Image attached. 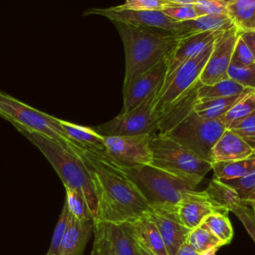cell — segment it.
Here are the masks:
<instances>
[{"label":"cell","instance_id":"1","mask_svg":"<svg viewBox=\"0 0 255 255\" xmlns=\"http://www.w3.org/2000/svg\"><path fill=\"white\" fill-rule=\"evenodd\" d=\"M89 167L98 197L94 223L132 222L151 211L150 206L117 165L82 147L74 150Z\"/></svg>","mask_w":255,"mask_h":255},{"label":"cell","instance_id":"2","mask_svg":"<svg viewBox=\"0 0 255 255\" xmlns=\"http://www.w3.org/2000/svg\"><path fill=\"white\" fill-rule=\"evenodd\" d=\"M118 168L136 187L151 210L175 212L178 204L186 199L212 201L205 190H196L193 182L153 164Z\"/></svg>","mask_w":255,"mask_h":255},{"label":"cell","instance_id":"3","mask_svg":"<svg viewBox=\"0 0 255 255\" xmlns=\"http://www.w3.org/2000/svg\"><path fill=\"white\" fill-rule=\"evenodd\" d=\"M122 39L126 71L124 84L148 71L162 61L177 43L175 34L153 28L113 22Z\"/></svg>","mask_w":255,"mask_h":255},{"label":"cell","instance_id":"4","mask_svg":"<svg viewBox=\"0 0 255 255\" xmlns=\"http://www.w3.org/2000/svg\"><path fill=\"white\" fill-rule=\"evenodd\" d=\"M17 129L48 159L65 188L76 190L84 196L95 222L98 215V197L91 171L83 158L73 149L44 134L24 128Z\"/></svg>","mask_w":255,"mask_h":255},{"label":"cell","instance_id":"5","mask_svg":"<svg viewBox=\"0 0 255 255\" xmlns=\"http://www.w3.org/2000/svg\"><path fill=\"white\" fill-rule=\"evenodd\" d=\"M150 149L152 153L150 164L179 175L196 185L208 171L212 170V162L164 134L151 135Z\"/></svg>","mask_w":255,"mask_h":255},{"label":"cell","instance_id":"6","mask_svg":"<svg viewBox=\"0 0 255 255\" xmlns=\"http://www.w3.org/2000/svg\"><path fill=\"white\" fill-rule=\"evenodd\" d=\"M0 117L10 122L16 128L44 134L73 150L80 147L65 133L60 125V119L39 111L1 91Z\"/></svg>","mask_w":255,"mask_h":255},{"label":"cell","instance_id":"7","mask_svg":"<svg viewBox=\"0 0 255 255\" xmlns=\"http://www.w3.org/2000/svg\"><path fill=\"white\" fill-rule=\"evenodd\" d=\"M225 130L221 120L203 119L192 111L164 135L211 162L212 147Z\"/></svg>","mask_w":255,"mask_h":255},{"label":"cell","instance_id":"8","mask_svg":"<svg viewBox=\"0 0 255 255\" xmlns=\"http://www.w3.org/2000/svg\"><path fill=\"white\" fill-rule=\"evenodd\" d=\"M158 92L146 98L140 105L127 113H121L111 121L94 128L103 136H131L158 132L159 115L155 110Z\"/></svg>","mask_w":255,"mask_h":255},{"label":"cell","instance_id":"9","mask_svg":"<svg viewBox=\"0 0 255 255\" xmlns=\"http://www.w3.org/2000/svg\"><path fill=\"white\" fill-rule=\"evenodd\" d=\"M212 45L183 63L164 80L155 103L158 114L199 83V77L211 54Z\"/></svg>","mask_w":255,"mask_h":255},{"label":"cell","instance_id":"10","mask_svg":"<svg viewBox=\"0 0 255 255\" xmlns=\"http://www.w3.org/2000/svg\"><path fill=\"white\" fill-rule=\"evenodd\" d=\"M150 134L131 136H104L108 160L119 167H133L150 164Z\"/></svg>","mask_w":255,"mask_h":255},{"label":"cell","instance_id":"11","mask_svg":"<svg viewBox=\"0 0 255 255\" xmlns=\"http://www.w3.org/2000/svg\"><path fill=\"white\" fill-rule=\"evenodd\" d=\"M100 15L110 19L112 22H122L128 25L159 29L176 34L178 22L169 18L158 10H128L119 6L109 8H91L84 15Z\"/></svg>","mask_w":255,"mask_h":255},{"label":"cell","instance_id":"12","mask_svg":"<svg viewBox=\"0 0 255 255\" xmlns=\"http://www.w3.org/2000/svg\"><path fill=\"white\" fill-rule=\"evenodd\" d=\"M240 32L236 27L222 32L213 42L208 61L199 77L201 85H212L227 77L231 58Z\"/></svg>","mask_w":255,"mask_h":255},{"label":"cell","instance_id":"13","mask_svg":"<svg viewBox=\"0 0 255 255\" xmlns=\"http://www.w3.org/2000/svg\"><path fill=\"white\" fill-rule=\"evenodd\" d=\"M166 75L165 58L157 65L123 85V110L129 112L140 105L146 98L160 90Z\"/></svg>","mask_w":255,"mask_h":255},{"label":"cell","instance_id":"14","mask_svg":"<svg viewBox=\"0 0 255 255\" xmlns=\"http://www.w3.org/2000/svg\"><path fill=\"white\" fill-rule=\"evenodd\" d=\"M222 32L224 31H210L178 38L177 43L165 57V79H167L183 63L193 58L210 45H212L214 40Z\"/></svg>","mask_w":255,"mask_h":255},{"label":"cell","instance_id":"15","mask_svg":"<svg viewBox=\"0 0 255 255\" xmlns=\"http://www.w3.org/2000/svg\"><path fill=\"white\" fill-rule=\"evenodd\" d=\"M164 241L169 255H175L177 250L186 242L190 232L177 219L174 212L153 209L148 213Z\"/></svg>","mask_w":255,"mask_h":255},{"label":"cell","instance_id":"16","mask_svg":"<svg viewBox=\"0 0 255 255\" xmlns=\"http://www.w3.org/2000/svg\"><path fill=\"white\" fill-rule=\"evenodd\" d=\"M255 156V149L236 132L227 129L211 150V162H225Z\"/></svg>","mask_w":255,"mask_h":255},{"label":"cell","instance_id":"17","mask_svg":"<svg viewBox=\"0 0 255 255\" xmlns=\"http://www.w3.org/2000/svg\"><path fill=\"white\" fill-rule=\"evenodd\" d=\"M104 233L114 255H140L130 222H97Z\"/></svg>","mask_w":255,"mask_h":255},{"label":"cell","instance_id":"18","mask_svg":"<svg viewBox=\"0 0 255 255\" xmlns=\"http://www.w3.org/2000/svg\"><path fill=\"white\" fill-rule=\"evenodd\" d=\"M200 83L196 84L178 100L158 114L159 128L157 133L165 134L183 119H185L192 111H194L195 104L198 101L197 89Z\"/></svg>","mask_w":255,"mask_h":255},{"label":"cell","instance_id":"19","mask_svg":"<svg viewBox=\"0 0 255 255\" xmlns=\"http://www.w3.org/2000/svg\"><path fill=\"white\" fill-rule=\"evenodd\" d=\"M94 227V221H80L70 215L59 255H83Z\"/></svg>","mask_w":255,"mask_h":255},{"label":"cell","instance_id":"20","mask_svg":"<svg viewBox=\"0 0 255 255\" xmlns=\"http://www.w3.org/2000/svg\"><path fill=\"white\" fill-rule=\"evenodd\" d=\"M60 125L68 137L80 147L108 159L106 155L104 136L94 128L80 126L61 119Z\"/></svg>","mask_w":255,"mask_h":255},{"label":"cell","instance_id":"21","mask_svg":"<svg viewBox=\"0 0 255 255\" xmlns=\"http://www.w3.org/2000/svg\"><path fill=\"white\" fill-rule=\"evenodd\" d=\"M214 211L226 212L210 200L186 199L178 204L174 213L183 226L192 230L202 224L204 219Z\"/></svg>","mask_w":255,"mask_h":255},{"label":"cell","instance_id":"22","mask_svg":"<svg viewBox=\"0 0 255 255\" xmlns=\"http://www.w3.org/2000/svg\"><path fill=\"white\" fill-rule=\"evenodd\" d=\"M130 223L133 235L139 246L153 255H169L158 228L148 214Z\"/></svg>","mask_w":255,"mask_h":255},{"label":"cell","instance_id":"23","mask_svg":"<svg viewBox=\"0 0 255 255\" xmlns=\"http://www.w3.org/2000/svg\"><path fill=\"white\" fill-rule=\"evenodd\" d=\"M235 27L228 15H203L195 19L178 22L176 36L182 38L210 31H226Z\"/></svg>","mask_w":255,"mask_h":255},{"label":"cell","instance_id":"24","mask_svg":"<svg viewBox=\"0 0 255 255\" xmlns=\"http://www.w3.org/2000/svg\"><path fill=\"white\" fill-rule=\"evenodd\" d=\"M249 92H252V90H247L240 95L231 97L198 100L195 104L194 111L198 116H200L203 119L221 120L223 116L233 107V105L237 103L240 99H242Z\"/></svg>","mask_w":255,"mask_h":255},{"label":"cell","instance_id":"25","mask_svg":"<svg viewBox=\"0 0 255 255\" xmlns=\"http://www.w3.org/2000/svg\"><path fill=\"white\" fill-rule=\"evenodd\" d=\"M227 10L240 32L255 31V0H233L227 3Z\"/></svg>","mask_w":255,"mask_h":255},{"label":"cell","instance_id":"26","mask_svg":"<svg viewBox=\"0 0 255 255\" xmlns=\"http://www.w3.org/2000/svg\"><path fill=\"white\" fill-rule=\"evenodd\" d=\"M205 191L210 199L226 212H230L236 205L243 202L232 186L214 177L210 180Z\"/></svg>","mask_w":255,"mask_h":255},{"label":"cell","instance_id":"27","mask_svg":"<svg viewBox=\"0 0 255 255\" xmlns=\"http://www.w3.org/2000/svg\"><path fill=\"white\" fill-rule=\"evenodd\" d=\"M212 170L214 178L220 180L239 178L255 170V156L241 160L215 162L212 163Z\"/></svg>","mask_w":255,"mask_h":255},{"label":"cell","instance_id":"28","mask_svg":"<svg viewBox=\"0 0 255 255\" xmlns=\"http://www.w3.org/2000/svg\"><path fill=\"white\" fill-rule=\"evenodd\" d=\"M249 89H245L237 82L226 78L212 85H199L197 89L198 100H208L215 98H224L236 96L244 93Z\"/></svg>","mask_w":255,"mask_h":255},{"label":"cell","instance_id":"29","mask_svg":"<svg viewBox=\"0 0 255 255\" xmlns=\"http://www.w3.org/2000/svg\"><path fill=\"white\" fill-rule=\"evenodd\" d=\"M186 243L200 254L210 249H219L224 246L204 223L190 230Z\"/></svg>","mask_w":255,"mask_h":255},{"label":"cell","instance_id":"30","mask_svg":"<svg viewBox=\"0 0 255 255\" xmlns=\"http://www.w3.org/2000/svg\"><path fill=\"white\" fill-rule=\"evenodd\" d=\"M227 212L214 211L210 213L203 221L208 229L224 244H229L234 235L232 224Z\"/></svg>","mask_w":255,"mask_h":255},{"label":"cell","instance_id":"31","mask_svg":"<svg viewBox=\"0 0 255 255\" xmlns=\"http://www.w3.org/2000/svg\"><path fill=\"white\" fill-rule=\"evenodd\" d=\"M255 112V91L249 92L242 99L233 105V107L221 119L226 128L236 122H239Z\"/></svg>","mask_w":255,"mask_h":255},{"label":"cell","instance_id":"32","mask_svg":"<svg viewBox=\"0 0 255 255\" xmlns=\"http://www.w3.org/2000/svg\"><path fill=\"white\" fill-rule=\"evenodd\" d=\"M66 189L65 203L68 207L70 215L80 221H94V217L84 196L71 188Z\"/></svg>","mask_w":255,"mask_h":255},{"label":"cell","instance_id":"33","mask_svg":"<svg viewBox=\"0 0 255 255\" xmlns=\"http://www.w3.org/2000/svg\"><path fill=\"white\" fill-rule=\"evenodd\" d=\"M227 77L242 85L245 89L255 91V63L249 66L230 65Z\"/></svg>","mask_w":255,"mask_h":255},{"label":"cell","instance_id":"34","mask_svg":"<svg viewBox=\"0 0 255 255\" xmlns=\"http://www.w3.org/2000/svg\"><path fill=\"white\" fill-rule=\"evenodd\" d=\"M69 221H70V213H69L66 203H64V206H63L60 216L58 218L57 224L55 226L53 236L51 239V243L49 246V250L47 253L52 254V255H59L60 246H61L62 240L64 238V235L66 233V230L68 228Z\"/></svg>","mask_w":255,"mask_h":255},{"label":"cell","instance_id":"35","mask_svg":"<svg viewBox=\"0 0 255 255\" xmlns=\"http://www.w3.org/2000/svg\"><path fill=\"white\" fill-rule=\"evenodd\" d=\"M162 12L176 22H184L198 17L193 3H170Z\"/></svg>","mask_w":255,"mask_h":255},{"label":"cell","instance_id":"36","mask_svg":"<svg viewBox=\"0 0 255 255\" xmlns=\"http://www.w3.org/2000/svg\"><path fill=\"white\" fill-rule=\"evenodd\" d=\"M227 129L236 132L255 149V112L249 117L229 126Z\"/></svg>","mask_w":255,"mask_h":255},{"label":"cell","instance_id":"37","mask_svg":"<svg viewBox=\"0 0 255 255\" xmlns=\"http://www.w3.org/2000/svg\"><path fill=\"white\" fill-rule=\"evenodd\" d=\"M193 4L198 16L228 15L227 3L222 0H195Z\"/></svg>","mask_w":255,"mask_h":255},{"label":"cell","instance_id":"38","mask_svg":"<svg viewBox=\"0 0 255 255\" xmlns=\"http://www.w3.org/2000/svg\"><path fill=\"white\" fill-rule=\"evenodd\" d=\"M255 63V59L250 47L245 43V41L239 35V38L235 44L231 65L235 66H249Z\"/></svg>","mask_w":255,"mask_h":255},{"label":"cell","instance_id":"39","mask_svg":"<svg viewBox=\"0 0 255 255\" xmlns=\"http://www.w3.org/2000/svg\"><path fill=\"white\" fill-rule=\"evenodd\" d=\"M228 185L232 186L240 195L242 201L244 202L245 198L255 189V170L251 171L250 173L234 179H227L222 180Z\"/></svg>","mask_w":255,"mask_h":255},{"label":"cell","instance_id":"40","mask_svg":"<svg viewBox=\"0 0 255 255\" xmlns=\"http://www.w3.org/2000/svg\"><path fill=\"white\" fill-rule=\"evenodd\" d=\"M231 212H233L241 221L244 228L255 243V215L252 208L248 207V205L244 202H241L236 205Z\"/></svg>","mask_w":255,"mask_h":255},{"label":"cell","instance_id":"41","mask_svg":"<svg viewBox=\"0 0 255 255\" xmlns=\"http://www.w3.org/2000/svg\"><path fill=\"white\" fill-rule=\"evenodd\" d=\"M168 4L162 0H126L124 4L119 5V7L128 10H158L162 11Z\"/></svg>","mask_w":255,"mask_h":255},{"label":"cell","instance_id":"42","mask_svg":"<svg viewBox=\"0 0 255 255\" xmlns=\"http://www.w3.org/2000/svg\"><path fill=\"white\" fill-rule=\"evenodd\" d=\"M95 225V224H94ZM94 232H95V240L98 242L100 250H101V254L102 255H114L110 245L104 235V233L102 232L101 228L98 225H95L94 227Z\"/></svg>","mask_w":255,"mask_h":255},{"label":"cell","instance_id":"43","mask_svg":"<svg viewBox=\"0 0 255 255\" xmlns=\"http://www.w3.org/2000/svg\"><path fill=\"white\" fill-rule=\"evenodd\" d=\"M240 36L245 41V43L250 47L255 59V31L240 32Z\"/></svg>","mask_w":255,"mask_h":255},{"label":"cell","instance_id":"44","mask_svg":"<svg viewBox=\"0 0 255 255\" xmlns=\"http://www.w3.org/2000/svg\"><path fill=\"white\" fill-rule=\"evenodd\" d=\"M175 255H200L197 251H195L191 246H189L186 242L177 250Z\"/></svg>","mask_w":255,"mask_h":255},{"label":"cell","instance_id":"45","mask_svg":"<svg viewBox=\"0 0 255 255\" xmlns=\"http://www.w3.org/2000/svg\"><path fill=\"white\" fill-rule=\"evenodd\" d=\"M253 202H255V189L244 200V203L247 204V205H250Z\"/></svg>","mask_w":255,"mask_h":255},{"label":"cell","instance_id":"46","mask_svg":"<svg viewBox=\"0 0 255 255\" xmlns=\"http://www.w3.org/2000/svg\"><path fill=\"white\" fill-rule=\"evenodd\" d=\"M90 255H102L101 254V250H100V247H99V244L98 242L95 240L94 241V245H93V249H92V252Z\"/></svg>","mask_w":255,"mask_h":255},{"label":"cell","instance_id":"47","mask_svg":"<svg viewBox=\"0 0 255 255\" xmlns=\"http://www.w3.org/2000/svg\"><path fill=\"white\" fill-rule=\"evenodd\" d=\"M167 3H193L195 0H162Z\"/></svg>","mask_w":255,"mask_h":255},{"label":"cell","instance_id":"48","mask_svg":"<svg viewBox=\"0 0 255 255\" xmlns=\"http://www.w3.org/2000/svg\"><path fill=\"white\" fill-rule=\"evenodd\" d=\"M138 248H139V252H140V255H153L152 253H150L149 251H147L146 249L142 248L141 246L138 245Z\"/></svg>","mask_w":255,"mask_h":255},{"label":"cell","instance_id":"49","mask_svg":"<svg viewBox=\"0 0 255 255\" xmlns=\"http://www.w3.org/2000/svg\"><path fill=\"white\" fill-rule=\"evenodd\" d=\"M218 249H210V250H208V251H205V252H203V253H201L200 255H216V251H217Z\"/></svg>","mask_w":255,"mask_h":255},{"label":"cell","instance_id":"50","mask_svg":"<svg viewBox=\"0 0 255 255\" xmlns=\"http://www.w3.org/2000/svg\"><path fill=\"white\" fill-rule=\"evenodd\" d=\"M250 206L252 207V210H253V212H254V215H255V202L251 203V204H250Z\"/></svg>","mask_w":255,"mask_h":255},{"label":"cell","instance_id":"51","mask_svg":"<svg viewBox=\"0 0 255 255\" xmlns=\"http://www.w3.org/2000/svg\"><path fill=\"white\" fill-rule=\"evenodd\" d=\"M223 2H225V3H229V2H231V1H233V0H222Z\"/></svg>","mask_w":255,"mask_h":255},{"label":"cell","instance_id":"52","mask_svg":"<svg viewBox=\"0 0 255 255\" xmlns=\"http://www.w3.org/2000/svg\"><path fill=\"white\" fill-rule=\"evenodd\" d=\"M46 255H52V254H49V253H47V254H46Z\"/></svg>","mask_w":255,"mask_h":255}]
</instances>
